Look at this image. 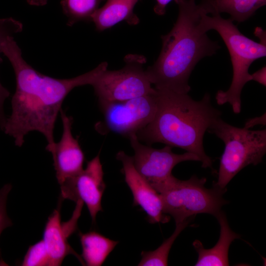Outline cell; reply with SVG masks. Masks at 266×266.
<instances>
[{"label": "cell", "mask_w": 266, "mask_h": 266, "mask_svg": "<svg viewBox=\"0 0 266 266\" xmlns=\"http://www.w3.org/2000/svg\"><path fill=\"white\" fill-rule=\"evenodd\" d=\"M10 32L0 33V52L9 60L16 81L11 100L12 113L6 118L2 130L21 147L29 132L37 131L46 138V150L52 153L55 142L54 130L62 103L69 93L77 87L90 85L107 68L103 62L93 69L68 79H57L40 73L23 59L21 49Z\"/></svg>", "instance_id": "1"}, {"label": "cell", "mask_w": 266, "mask_h": 266, "mask_svg": "<svg viewBox=\"0 0 266 266\" xmlns=\"http://www.w3.org/2000/svg\"><path fill=\"white\" fill-rule=\"evenodd\" d=\"M174 1L178 7L177 20L170 31L162 35L160 54L146 72L154 88L188 94L189 79L197 63L221 47L208 37L200 25L205 11L200 3L195 0Z\"/></svg>", "instance_id": "2"}, {"label": "cell", "mask_w": 266, "mask_h": 266, "mask_svg": "<svg viewBox=\"0 0 266 266\" xmlns=\"http://www.w3.org/2000/svg\"><path fill=\"white\" fill-rule=\"evenodd\" d=\"M155 89L156 112L152 121L136 133L138 140L181 148L197 155L202 167H211L212 162L204 151L203 138L221 112L212 106L210 94H205L197 101L188 94Z\"/></svg>", "instance_id": "3"}, {"label": "cell", "mask_w": 266, "mask_h": 266, "mask_svg": "<svg viewBox=\"0 0 266 266\" xmlns=\"http://www.w3.org/2000/svg\"><path fill=\"white\" fill-rule=\"evenodd\" d=\"M200 25L206 32L216 31L226 44L231 57L233 78L229 89L219 90L215 99L219 105L229 103L235 114L241 109V93L246 83L251 81L249 68L257 59L266 57V43L257 42L243 34L231 19H224L220 14L208 16L204 11Z\"/></svg>", "instance_id": "4"}, {"label": "cell", "mask_w": 266, "mask_h": 266, "mask_svg": "<svg viewBox=\"0 0 266 266\" xmlns=\"http://www.w3.org/2000/svg\"><path fill=\"white\" fill-rule=\"evenodd\" d=\"M225 145L221 157L218 180L213 185L226 188L234 176L249 165L260 163L266 152V130L252 131L232 126L221 117L208 130Z\"/></svg>", "instance_id": "5"}, {"label": "cell", "mask_w": 266, "mask_h": 266, "mask_svg": "<svg viewBox=\"0 0 266 266\" xmlns=\"http://www.w3.org/2000/svg\"><path fill=\"white\" fill-rule=\"evenodd\" d=\"M206 181L205 178L196 176L187 180L173 176L160 192L164 211L173 218L176 224L200 213L216 217L222 207L228 203L223 198L226 188L214 185L212 188H206Z\"/></svg>", "instance_id": "6"}, {"label": "cell", "mask_w": 266, "mask_h": 266, "mask_svg": "<svg viewBox=\"0 0 266 266\" xmlns=\"http://www.w3.org/2000/svg\"><path fill=\"white\" fill-rule=\"evenodd\" d=\"M124 61L121 69H106L92 85L99 101L126 100L155 93L143 68L147 61L145 57L130 54Z\"/></svg>", "instance_id": "7"}, {"label": "cell", "mask_w": 266, "mask_h": 266, "mask_svg": "<svg viewBox=\"0 0 266 266\" xmlns=\"http://www.w3.org/2000/svg\"><path fill=\"white\" fill-rule=\"evenodd\" d=\"M156 93V91L122 101H99L103 115L102 127L125 137L136 134L154 117L157 110Z\"/></svg>", "instance_id": "8"}, {"label": "cell", "mask_w": 266, "mask_h": 266, "mask_svg": "<svg viewBox=\"0 0 266 266\" xmlns=\"http://www.w3.org/2000/svg\"><path fill=\"white\" fill-rule=\"evenodd\" d=\"M129 138L134 153L132 157L135 169L158 193L173 176L171 171L176 165L187 161L200 162L195 154L188 152L175 154L168 145L156 149L144 145L136 134Z\"/></svg>", "instance_id": "9"}, {"label": "cell", "mask_w": 266, "mask_h": 266, "mask_svg": "<svg viewBox=\"0 0 266 266\" xmlns=\"http://www.w3.org/2000/svg\"><path fill=\"white\" fill-rule=\"evenodd\" d=\"M60 186V200H81L87 206L92 222H95L98 213L102 210L101 200L106 188L100 154L87 162L85 169Z\"/></svg>", "instance_id": "10"}, {"label": "cell", "mask_w": 266, "mask_h": 266, "mask_svg": "<svg viewBox=\"0 0 266 266\" xmlns=\"http://www.w3.org/2000/svg\"><path fill=\"white\" fill-rule=\"evenodd\" d=\"M61 201L59 200L57 208L48 217L43 232L42 240L50 257L51 266L61 265L65 258L69 255H74L84 266L81 256L68 242L69 237L77 230L78 221L84 203L80 200L76 201L70 218L66 222H62Z\"/></svg>", "instance_id": "11"}, {"label": "cell", "mask_w": 266, "mask_h": 266, "mask_svg": "<svg viewBox=\"0 0 266 266\" xmlns=\"http://www.w3.org/2000/svg\"><path fill=\"white\" fill-rule=\"evenodd\" d=\"M116 159L122 163V171L133 196V204L140 206L151 224L168 222L170 216L164 211L160 195L135 169L133 157L120 151L117 153Z\"/></svg>", "instance_id": "12"}, {"label": "cell", "mask_w": 266, "mask_h": 266, "mask_svg": "<svg viewBox=\"0 0 266 266\" xmlns=\"http://www.w3.org/2000/svg\"><path fill=\"white\" fill-rule=\"evenodd\" d=\"M63 131L59 142L55 143L52 155L56 177L59 185L72 177L83 169L85 160L84 153L78 141L72 135V117L60 111Z\"/></svg>", "instance_id": "13"}, {"label": "cell", "mask_w": 266, "mask_h": 266, "mask_svg": "<svg viewBox=\"0 0 266 266\" xmlns=\"http://www.w3.org/2000/svg\"><path fill=\"white\" fill-rule=\"evenodd\" d=\"M220 226L219 240L211 248H204L199 240H195L193 245L198 253L196 266H229V250L231 244L240 235L233 231L228 224L225 214L222 211L216 217Z\"/></svg>", "instance_id": "14"}, {"label": "cell", "mask_w": 266, "mask_h": 266, "mask_svg": "<svg viewBox=\"0 0 266 266\" xmlns=\"http://www.w3.org/2000/svg\"><path fill=\"white\" fill-rule=\"evenodd\" d=\"M139 0H106L105 3L94 13L91 22L98 32L110 29L123 21L135 26L139 23V19L133 10Z\"/></svg>", "instance_id": "15"}, {"label": "cell", "mask_w": 266, "mask_h": 266, "mask_svg": "<svg viewBox=\"0 0 266 266\" xmlns=\"http://www.w3.org/2000/svg\"><path fill=\"white\" fill-rule=\"evenodd\" d=\"M207 14L227 13L239 23L248 19L266 4V0H201L200 3Z\"/></svg>", "instance_id": "16"}, {"label": "cell", "mask_w": 266, "mask_h": 266, "mask_svg": "<svg viewBox=\"0 0 266 266\" xmlns=\"http://www.w3.org/2000/svg\"><path fill=\"white\" fill-rule=\"evenodd\" d=\"M78 235L84 266H101L119 243L95 231L79 232Z\"/></svg>", "instance_id": "17"}, {"label": "cell", "mask_w": 266, "mask_h": 266, "mask_svg": "<svg viewBox=\"0 0 266 266\" xmlns=\"http://www.w3.org/2000/svg\"><path fill=\"white\" fill-rule=\"evenodd\" d=\"M104 0H61L64 14L71 27L79 22H91L92 17Z\"/></svg>", "instance_id": "18"}, {"label": "cell", "mask_w": 266, "mask_h": 266, "mask_svg": "<svg viewBox=\"0 0 266 266\" xmlns=\"http://www.w3.org/2000/svg\"><path fill=\"white\" fill-rule=\"evenodd\" d=\"M187 220L176 224V228L172 235L165 239L162 244L152 251H142L139 266H167L170 250L176 238L189 223Z\"/></svg>", "instance_id": "19"}, {"label": "cell", "mask_w": 266, "mask_h": 266, "mask_svg": "<svg viewBox=\"0 0 266 266\" xmlns=\"http://www.w3.org/2000/svg\"><path fill=\"white\" fill-rule=\"evenodd\" d=\"M21 266H51L50 257L42 239L29 247Z\"/></svg>", "instance_id": "20"}, {"label": "cell", "mask_w": 266, "mask_h": 266, "mask_svg": "<svg viewBox=\"0 0 266 266\" xmlns=\"http://www.w3.org/2000/svg\"><path fill=\"white\" fill-rule=\"evenodd\" d=\"M11 189V185L6 184L0 189V236L4 230L12 225L6 210L7 198Z\"/></svg>", "instance_id": "21"}, {"label": "cell", "mask_w": 266, "mask_h": 266, "mask_svg": "<svg viewBox=\"0 0 266 266\" xmlns=\"http://www.w3.org/2000/svg\"><path fill=\"white\" fill-rule=\"evenodd\" d=\"M2 61L0 58V62ZM8 91L3 87L0 83V127L2 128L5 124L6 118L3 111V103L5 100L9 96Z\"/></svg>", "instance_id": "22"}, {"label": "cell", "mask_w": 266, "mask_h": 266, "mask_svg": "<svg viewBox=\"0 0 266 266\" xmlns=\"http://www.w3.org/2000/svg\"><path fill=\"white\" fill-rule=\"evenodd\" d=\"M251 80L255 81L264 86H266V67L264 66L253 74Z\"/></svg>", "instance_id": "23"}, {"label": "cell", "mask_w": 266, "mask_h": 266, "mask_svg": "<svg viewBox=\"0 0 266 266\" xmlns=\"http://www.w3.org/2000/svg\"><path fill=\"white\" fill-rule=\"evenodd\" d=\"M156 4L154 7V11L158 15L165 14L168 4L173 0H156Z\"/></svg>", "instance_id": "24"}, {"label": "cell", "mask_w": 266, "mask_h": 266, "mask_svg": "<svg viewBox=\"0 0 266 266\" xmlns=\"http://www.w3.org/2000/svg\"><path fill=\"white\" fill-rule=\"evenodd\" d=\"M266 113L264 114L262 116L260 117H257L254 118H251L248 120L245 124L244 128L249 129L254 126L257 125H266Z\"/></svg>", "instance_id": "25"}, {"label": "cell", "mask_w": 266, "mask_h": 266, "mask_svg": "<svg viewBox=\"0 0 266 266\" xmlns=\"http://www.w3.org/2000/svg\"><path fill=\"white\" fill-rule=\"evenodd\" d=\"M254 34L259 38L260 42L266 43V31L260 27H257L255 30Z\"/></svg>", "instance_id": "26"}, {"label": "cell", "mask_w": 266, "mask_h": 266, "mask_svg": "<svg viewBox=\"0 0 266 266\" xmlns=\"http://www.w3.org/2000/svg\"><path fill=\"white\" fill-rule=\"evenodd\" d=\"M27 2L33 6H44L46 4L47 0H26Z\"/></svg>", "instance_id": "27"}]
</instances>
